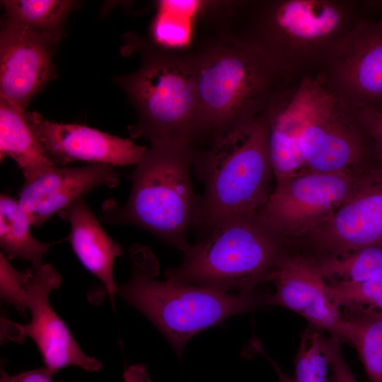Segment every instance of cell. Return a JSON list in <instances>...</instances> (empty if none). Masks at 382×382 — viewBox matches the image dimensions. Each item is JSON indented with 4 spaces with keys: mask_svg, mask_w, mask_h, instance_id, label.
I'll list each match as a JSON object with an SVG mask.
<instances>
[{
    "mask_svg": "<svg viewBox=\"0 0 382 382\" xmlns=\"http://www.w3.org/2000/svg\"><path fill=\"white\" fill-rule=\"evenodd\" d=\"M316 76L352 108L382 112V18H361L335 45Z\"/></svg>",
    "mask_w": 382,
    "mask_h": 382,
    "instance_id": "8fae6325",
    "label": "cell"
},
{
    "mask_svg": "<svg viewBox=\"0 0 382 382\" xmlns=\"http://www.w3.org/2000/svg\"><path fill=\"white\" fill-rule=\"evenodd\" d=\"M10 157L24 181L31 180L55 165L28 122L25 111L0 98V158Z\"/></svg>",
    "mask_w": 382,
    "mask_h": 382,
    "instance_id": "d6986e66",
    "label": "cell"
},
{
    "mask_svg": "<svg viewBox=\"0 0 382 382\" xmlns=\"http://www.w3.org/2000/svg\"><path fill=\"white\" fill-rule=\"evenodd\" d=\"M359 120L372 141L375 159L382 166V112L373 109H355Z\"/></svg>",
    "mask_w": 382,
    "mask_h": 382,
    "instance_id": "f1b7e54d",
    "label": "cell"
},
{
    "mask_svg": "<svg viewBox=\"0 0 382 382\" xmlns=\"http://www.w3.org/2000/svg\"><path fill=\"white\" fill-rule=\"evenodd\" d=\"M30 221L18 201L1 194L0 197V247L8 259H22L33 267L42 265L47 251L56 244L36 240L31 234Z\"/></svg>",
    "mask_w": 382,
    "mask_h": 382,
    "instance_id": "44dd1931",
    "label": "cell"
},
{
    "mask_svg": "<svg viewBox=\"0 0 382 382\" xmlns=\"http://www.w3.org/2000/svg\"><path fill=\"white\" fill-rule=\"evenodd\" d=\"M194 146L175 141L151 142L130 175L129 197L122 207L113 199L102 205V220L140 227L185 254L187 233L194 221L200 196L194 192L191 169Z\"/></svg>",
    "mask_w": 382,
    "mask_h": 382,
    "instance_id": "3957f363",
    "label": "cell"
},
{
    "mask_svg": "<svg viewBox=\"0 0 382 382\" xmlns=\"http://www.w3.org/2000/svg\"><path fill=\"white\" fill-rule=\"evenodd\" d=\"M342 343L340 339L336 336L330 335L328 337V353L330 369L328 382H357L342 356Z\"/></svg>",
    "mask_w": 382,
    "mask_h": 382,
    "instance_id": "83f0119b",
    "label": "cell"
},
{
    "mask_svg": "<svg viewBox=\"0 0 382 382\" xmlns=\"http://www.w3.org/2000/svg\"><path fill=\"white\" fill-rule=\"evenodd\" d=\"M299 88L303 107L299 144L304 170L337 173L371 166L373 144L354 108L316 75L301 79Z\"/></svg>",
    "mask_w": 382,
    "mask_h": 382,
    "instance_id": "ba28073f",
    "label": "cell"
},
{
    "mask_svg": "<svg viewBox=\"0 0 382 382\" xmlns=\"http://www.w3.org/2000/svg\"><path fill=\"white\" fill-rule=\"evenodd\" d=\"M52 377V375L45 366L23 371L13 376L7 374L1 369L0 382H53Z\"/></svg>",
    "mask_w": 382,
    "mask_h": 382,
    "instance_id": "f546056e",
    "label": "cell"
},
{
    "mask_svg": "<svg viewBox=\"0 0 382 382\" xmlns=\"http://www.w3.org/2000/svg\"><path fill=\"white\" fill-rule=\"evenodd\" d=\"M61 283L62 275L51 265L33 267L25 285L30 322L22 325L4 320L2 335L18 342L26 336L30 337L40 352L44 366L52 376L69 366L97 371L103 368V363L82 351L50 303V293Z\"/></svg>",
    "mask_w": 382,
    "mask_h": 382,
    "instance_id": "7c38bea8",
    "label": "cell"
},
{
    "mask_svg": "<svg viewBox=\"0 0 382 382\" xmlns=\"http://www.w3.org/2000/svg\"><path fill=\"white\" fill-rule=\"evenodd\" d=\"M341 340L356 348L369 382H382V313L363 306L344 307Z\"/></svg>",
    "mask_w": 382,
    "mask_h": 382,
    "instance_id": "ffe728a7",
    "label": "cell"
},
{
    "mask_svg": "<svg viewBox=\"0 0 382 382\" xmlns=\"http://www.w3.org/2000/svg\"><path fill=\"white\" fill-rule=\"evenodd\" d=\"M60 37L4 19L0 33V98L25 111L54 75Z\"/></svg>",
    "mask_w": 382,
    "mask_h": 382,
    "instance_id": "5bb4252c",
    "label": "cell"
},
{
    "mask_svg": "<svg viewBox=\"0 0 382 382\" xmlns=\"http://www.w3.org/2000/svg\"><path fill=\"white\" fill-rule=\"evenodd\" d=\"M3 19L61 37L69 13L78 3L68 0H4Z\"/></svg>",
    "mask_w": 382,
    "mask_h": 382,
    "instance_id": "7402d4cb",
    "label": "cell"
},
{
    "mask_svg": "<svg viewBox=\"0 0 382 382\" xmlns=\"http://www.w3.org/2000/svg\"><path fill=\"white\" fill-rule=\"evenodd\" d=\"M129 255L131 278L117 286L116 294L148 318L179 357L187 342L200 331L233 315L267 306V294L259 290L225 293L166 278L158 280V263L149 248L134 245Z\"/></svg>",
    "mask_w": 382,
    "mask_h": 382,
    "instance_id": "8992f818",
    "label": "cell"
},
{
    "mask_svg": "<svg viewBox=\"0 0 382 382\" xmlns=\"http://www.w3.org/2000/svg\"><path fill=\"white\" fill-rule=\"evenodd\" d=\"M70 225L69 240L81 264L104 285L114 306L117 285L113 278L115 258L124 254L122 247L101 226L83 197L58 213Z\"/></svg>",
    "mask_w": 382,
    "mask_h": 382,
    "instance_id": "e0dca14e",
    "label": "cell"
},
{
    "mask_svg": "<svg viewBox=\"0 0 382 382\" xmlns=\"http://www.w3.org/2000/svg\"><path fill=\"white\" fill-rule=\"evenodd\" d=\"M269 361H270L271 364L274 367L279 378V382H295L294 377H291L289 376L286 375L283 371L281 370L279 366L271 359L267 357Z\"/></svg>",
    "mask_w": 382,
    "mask_h": 382,
    "instance_id": "d6a6232c",
    "label": "cell"
},
{
    "mask_svg": "<svg viewBox=\"0 0 382 382\" xmlns=\"http://www.w3.org/2000/svg\"><path fill=\"white\" fill-rule=\"evenodd\" d=\"M359 170L323 173L303 170L275 183L259 213L291 245L329 217L342 203Z\"/></svg>",
    "mask_w": 382,
    "mask_h": 382,
    "instance_id": "30bf717a",
    "label": "cell"
},
{
    "mask_svg": "<svg viewBox=\"0 0 382 382\" xmlns=\"http://www.w3.org/2000/svg\"><path fill=\"white\" fill-rule=\"evenodd\" d=\"M189 50L195 72L199 149L249 124L298 81L245 41L197 37Z\"/></svg>",
    "mask_w": 382,
    "mask_h": 382,
    "instance_id": "7a4b0ae2",
    "label": "cell"
},
{
    "mask_svg": "<svg viewBox=\"0 0 382 382\" xmlns=\"http://www.w3.org/2000/svg\"><path fill=\"white\" fill-rule=\"evenodd\" d=\"M316 259L327 282L359 283L382 279L380 246L365 247L341 257Z\"/></svg>",
    "mask_w": 382,
    "mask_h": 382,
    "instance_id": "603a6c76",
    "label": "cell"
},
{
    "mask_svg": "<svg viewBox=\"0 0 382 382\" xmlns=\"http://www.w3.org/2000/svg\"><path fill=\"white\" fill-rule=\"evenodd\" d=\"M361 1H207L209 36L245 41L299 80L317 74L338 41L361 18Z\"/></svg>",
    "mask_w": 382,
    "mask_h": 382,
    "instance_id": "6da1fadb",
    "label": "cell"
},
{
    "mask_svg": "<svg viewBox=\"0 0 382 382\" xmlns=\"http://www.w3.org/2000/svg\"><path fill=\"white\" fill-rule=\"evenodd\" d=\"M193 168L204 184L195 228L204 234L229 217L259 212L272 192L274 178L264 112L197 150Z\"/></svg>",
    "mask_w": 382,
    "mask_h": 382,
    "instance_id": "52a82bcc",
    "label": "cell"
},
{
    "mask_svg": "<svg viewBox=\"0 0 382 382\" xmlns=\"http://www.w3.org/2000/svg\"><path fill=\"white\" fill-rule=\"evenodd\" d=\"M289 243L259 212L226 219L190 246L165 272L171 281L225 293L248 294L269 282Z\"/></svg>",
    "mask_w": 382,
    "mask_h": 382,
    "instance_id": "277c9868",
    "label": "cell"
},
{
    "mask_svg": "<svg viewBox=\"0 0 382 382\" xmlns=\"http://www.w3.org/2000/svg\"><path fill=\"white\" fill-rule=\"evenodd\" d=\"M119 183L118 174L110 165L54 166L24 181L18 201L32 226L38 227L94 188L100 185L115 188Z\"/></svg>",
    "mask_w": 382,
    "mask_h": 382,
    "instance_id": "2e32d148",
    "label": "cell"
},
{
    "mask_svg": "<svg viewBox=\"0 0 382 382\" xmlns=\"http://www.w3.org/2000/svg\"><path fill=\"white\" fill-rule=\"evenodd\" d=\"M160 3V11L151 26L152 43L163 49L188 50L193 41V18H180Z\"/></svg>",
    "mask_w": 382,
    "mask_h": 382,
    "instance_id": "d4e9b609",
    "label": "cell"
},
{
    "mask_svg": "<svg viewBox=\"0 0 382 382\" xmlns=\"http://www.w3.org/2000/svg\"><path fill=\"white\" fill-rule=\"evenodd\" d=\"M123 379L124 382H151L146 366L141 364L129 366L123 374Z\"/></svg>",
    "mask_w": 382,
    "mask_h": 382,
    "instance_id": "4dcf8cb0",
    "label": "cell"
},
{
    "mask_svg": "<svg viewBox=\"0 0 382 382\" xmlns=\"http://www.w3.org/2000/svg\"><path fill=\"white\" fill-rule=\"evenodd\" d=\"M300 80L282 90L264 112L275 183L304 170L299 144L303 113Z\"/></svg>",
    "mask_w": 382,
    "mask_h": 382,
    "instance_id": "ac0fdd59",
    "label": "cell"
},
{
    "mask_svg": "<svg viewBox=\"0 0 382 382\" xmlns=\"http://www.w3.org/2000/svg\"><path fill=\"white\" fill-rule=\"evenodd\" d=\"M130 42L140 54V66L115 77V82L137 114L128 127L131 137L180 141L198 150V101L190 50H168L136 36Z\"/></svg>",
    "mask_w": 382,
    "mask_h": 382,
    "instance_id": "5b68a950",
    "label": "cell"
},
{
    "mask_svg": "<svg viewBox=\"0 0 382 382\" xmlns=\"http://www.w3.org/2000/svg\"><path fill=\"white\" fill-rule=\"evenodd\" d=\"M25 117L57 166L77 161L114 167L136 166L147 149L89 127L52 122L35 111L25 113Z\"/></svg>",
    "mask_w": 382,
    "mask_h": 382,
    "instance_id": "9a60e30c",
    "label": "cell"
},
{
    "mask_svg": "<svg viewBox=\"0 0 382 382\" xmlns=\"http://www.w3.org/2000/svg\"><path fill=\"white\" fill-rule=\"evenodd\" d=\"M327 291L340 307L363 306L382 313V279L359 283L328 282Z\"/></svg>",
    "mask_w": 382,
    "mask_h": 382,
    "instance_id": "484cf974",
    "label": "cell"
},
{
    "mask_svg": "<svg viewBox=\"0 0 382 382\" xmlns=\"http://www.w3.org/2000/svg\"><path fill=\"white\" fill-rule=\"evenodd\" d=\"M294 244L318 259L382 247V166L359 170L342 203Z\"/></svg>",
    "mask_w": 382,
    "mask_h": 382,
    "instance_id": "9c48e42d",
    "label": "cell"
},
{
    "mask_svg": "<svg viewBox=\"0 0 382 382\" xmlns=\"http://www.w3.org/2000/svg\"><path fill=\"white\" fill-rule=\"evenodd\" d=\"M365 12L375 13L382 18V0L361 1Z\"/></svg>",
    "mask_w": 382,
    "mask_h": 382,
    "instance_id": "1f68e13d",
    "label": "cell"
},
{
    "mask_svg": "<svg viewBox=\"0 0 382 382\" xmlns=\"http://www.w3.org/2000/svg\"><path fill=\"white\" fill-rule=\"evenodd\" d=\"M269 282L275 291L267 294V306L289 308L310 325L341 340L342 312L329 296L328 282L313 255L290 247L280 257Z\"/></svg>",
    "mask_w": 382,
    "mask_h": 382,
    "instance_id": "4fadbf2b",
    "label": "cell"
},
{
    "mask_svg": "<svg viewBox=\"0 0 382 382\" xmlns=\"http://www.w3.org/2000/svg\"><path fill=\"white\" fill-rule=\"evenodd\" d=\"M32 272L33 267L23 271L16 270L9 260L2 253H0L1 298L25 318L28 310L25 285Z\"/></svg>",
    "mask_w": 382,
    "mask_h": 382,
    "instance_id": "4316f807",
    "label": "cell"
},
{
    "mask_svg": "<svg viewBox=\"0 0 382 382\" xmlns=\"http://www.w3.org/2000/svg\"><path fill=\"white\" fill-rule=\"evenodd\" d=\"M323 332L311 325L301 332L294 359L295 382H328V337Z\"/></svg>",
    "mask_w": 382,
    "mask_h": 382,
    "instance_id": "cb8c5ba5",
    "label": "cell"
}]
</instances>
